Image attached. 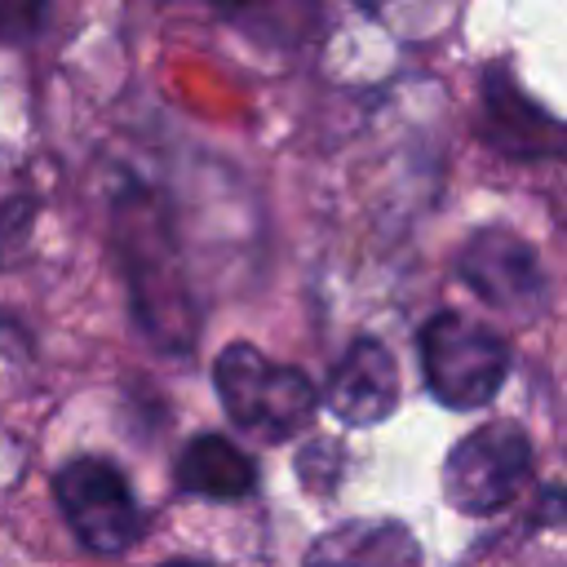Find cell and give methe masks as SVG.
Masks as SVG:
<instances>
[{"instance_id": "6da1fadb", "label": "cell", "mask_w": 567, "mask_h": 567, "mask_svg": "<svg viewBox=\"0 0 567 567\" xmlns=\"http://www.w3.org/2000/svg\"><path fill=\"white\" fill-rule=\"evenodd\" d=\"M213 381H217L226 416L244 434L266 439V443L292 439L315 412V385L306 381V372L266 359L248 341H235L217 354Z\"/></svg>"}, {"instance_id": "7a4b0ae2", "label": "cell", "mask_w": 567, "mask_h": 567, "mask_svg": "<svg viewBox=\"0 0 567 567\" xmlns=\"http://www.w3.org/2000/svg\"><path fill=\"white\" fill-rule=\"evenodd\" d=\"M421 368L434 399L465 412L501 390L509 372V350L492 328L465 315H434L421 328Z\"/></svg>"}, {"instance_id": "3957f363", "label": "cell", "mask_w": 567, "mask_h": 567, "mask_svg": "<svg viewBox=\"0 0 567 567\" xmlns=\"http://www.w3.org/2000/svg\"><path fill=\"white\" fill-rule=\"evenodd\" d=\"M532 474V443L514 421H492L465 434L447 465L443 492L461 514H496L505 509Z\"/></svg>"}, {"instance_id": "277c9868", "label": "cell", "mask_w": 567, "mask_h": 567, "mask_svg": "<svg viewBox=\"0 0 567 567\" xmlns=\"http://www.w3.org/2000/svg\"><path fill=\"white\" fill-rule=\"evenodd\" d=\"M58 505L75 536L97 554H124L142 536V509L128 478L102 456H75L53 478Z\"/></svg>"}, {"instance_id": "5b68a950", "label": "cell", "mask_w": 567, "mask_h": 567, "mask_svg": "<svg viewBox=\"0 0 567 567\" xmlns=\"http://www.w3.org/2000/svg\"><path fill=\"white\" fill-rule=\"evenodd\" d=\"M461 279L496 310H514V315H532L545 301V275L536 252L509 235V230H478L461 257H456Z\"/></svg>"}, {"instance_id": "8992f818", "label": "cell", "mask_w": 567, "mask_h": 567, "mask_svg": "<svg viewBox=\"0 0 567 567\" xmlns=\"http://www.w3.org/2000/svg\"><path fill=\"white\" fill-rule=\"evenodd\" d=\"M328 408L346 425H377V421H385L399 408L394 354L381 341H372V337L354 341L341 354V363L332 368V377H328Z\"/></svg>"}, {"instance_id": "52a82bcc", "label": "cell", "mask_w": 567, "mask_h": 567, "mask_svg": "<svg viewBox=\"0 0 567 567\" xmlns=\"http://www.w3.org/2000/svg\"><path fill=\"white\" fill-rule=\"evenodd\" d=\"M306 567H421V545L394 518H350L315 536Z\"/></svg>"}, {"instance_id": "ba28073f", "label": "cell", "mask_w": 567, "mask_h": 567, "mask_svg": "<svg viewBox=\"0 0 567 567\" xmlns=\"http://www.w3.org/2000/svg\"><path fill=\"white\" fill-rule=\"evenodd\" d=\"M177 483L204 501H244L257 487V465L221 434H199L177 456Z\"/></svg>"}, {"instance_id": "9c48e42d", "label": "cell", "mask_w": 567, "mask_h": 567, "mask_svg": "<svg viewBox=\"0 0 567 567\" xmlns=\"http://www.w3.org/2000/svg\"><path fill=\"white\" fill-rule=\"evenodd\" d=\"M31 208H35V199H31V182H27L22 164L0 151V257L27 235Z\"/></svg>"}, {"instance_id": "30bf717a", "label": "cell", "mask_w": 567, "mask_h": 567, "mask_svg": "<svg viewBox=\"0 0 567 567\" xmlns=\"http://www.w3.org/2000/svg\"><path fill=\"white\" fill-rule=\"evenodd\" d=\"M22 372H27V337L0 323V399H9L22 385Z\"/></svg>"}, {"instance_id": "8fae6325", "label": "cell", "mask_w": 567, "mask_h": 567, "mask_svg": "<svg viewBox=\"0 0 567 567\" xmlns=\"http://www.w3.org/2000/svg\"><path fill=\"white\" fill-rule=\"evenodd\" d=\"M164 567H208V563H190V558H177V563H164Z\"/></svg>"}]
</instances>
